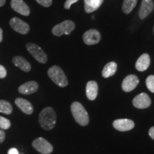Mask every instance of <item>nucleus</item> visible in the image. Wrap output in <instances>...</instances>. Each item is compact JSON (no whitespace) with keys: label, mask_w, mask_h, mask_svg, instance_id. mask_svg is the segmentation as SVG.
Listing matches in <instances>:
<instances>
[{"label":"nucleus","mask_w":154,"mask_h":154,"mask_svg":"<svg viewBox=\"0 0 154 154\" xmlns=\"http://www.w3.org/2000/svg\"><path fill=\"white\" fill-rule=\"evenodd\" d=\"M138 0H124L122 6V10L125 14H128L131 12L136 6Z\"/></svg>","instance_id":"nucleus-21"},{"label":"nucleus","mask_w":154,"mask_h":154,"mask_svg":"<svg viewBox=\"0 0 154 154\" xmlns=\"http://www.w3.org/2000/svg\"><path fill=\"white\" fill-rule=\"evenodd\" d=\"M154 4L153 0H143L139 10V17L141 19H145L153 11Z\"/></svg>","instance_id":"nucleus-15"},{"label":"nucleus","mask_w":154,"mask_h":154,"mask_svg":"<svg viewBox=\"0 0 154 154\" xmlns=\"http://www.w3.org/2000/svg\"><path fill=\"white\" fill-rule=\"evenodd\" d=\"M9 24L15 32L21 34H26L29 32L30 27L27 23L24 22L22 19L17 17H13L12 19H11L9 21Z\"/></svg>","instance_id":"nucleus-7"},{"label":"nucleus","mask_w":154,"mask_h":154,"mask_svg":"<svg viewBox=\"0 0 154 154\" xmlns=\"http://www.w3.org/2000/svg\"><path fill=\"white\" fill-rule=\"evenodd\" d=\"M48 76L54 84L60 87H66L68 85V79L66 75L59 66H53L49 68Z\"/></svg>","instance_id":"nucleus-3"},{"label":"nucleus","mask_w":154,"mask_h":154,"mask_svg":"<svg viewBox=\"0 0 154 154\" xmlns=\"http://www.w3.org/2000/svg\"><path fill=\"white\" fill-rule=\"evenodd\" d=\"M151 104V100L147 94L141 93L133 99V105L137 109H143L149 107Z\"/></svg>","instance_id":"nucleus-8"},{"label":"nucleus","mask_w":154,"mask_h":154,"mask_svg":"<svg viewBox=\"0 0 154 154\" xmlns=\"http://www.w3.org/2000/svg\"><path fill=\"white\" fill-rule=\"evenodd\" d=\"M146 84L147 88H149L150 91L152 93H154V76L153 75H151L146 79Z\"/></svg>","instance_id":"nucleus-24"},{"label":"nucleus","mask_w":154,"mask_h":154,"mask_svg":"<svg viewBox=\"0 0 154 154\" xmlns=\"http://www.w3.org/2000/svg\"><path fill=\"white\" fill-rule=\"evenodd\" d=\"M15 103L17 106V107L20 109L22 112L27 115H30L33 113L34 107L32 103L27 100L22 99V98H17L15 100Z\"/></svg>","instance_id":"nucleus-14"},{"label":"nucleus","mask_w":154,"mask_h":154,"mask_svg":"<svg viewBox=\"0 0 154 154\" xmlns=\"http://www.w3.org/2000/svg\"><path fill=\"white\" fill-rule=\"evenodd\" d=\"M11 7L13 10L23 16L27 17L30 14L29 7L23 0H11Z\"/></svg>","instance_id":"nucleus-12"},{"label":"nucleus","mask_w":154,"mask_h":154,"mask_svg":"<svg viewBox=\"0 0 154 154\" xmlns=\"http://www.w3.org/2000/svg\"><path fill=\"white\" fill-rule=\"evenodd\" d=\"M104 0H84V9L86 13H91L101 7Z\"/></svg>","instance_id":"nucleus-19"},{"label":"nucleus","mask_w":154,"mask_h":154,"mask_svg":"<svg viewBox=\"0 0 154 154\" xmlns=\"http://www.w3.org/2000/svg\"><path fill=\"white\" fill-rule=\"evenodd\" d=\"M153 32H154V27H153Z\"/></svg>","instance_id":"nucleus-33"},{"label":"nucleus","mask_w":154,"mask_h":154,"mask_svg":"<svg viewBox=\"0 0 154 154\" xmlns=\"http://www.w3.org/2000/svg\"><path fill=\"white\" fill-rule=\"evenodd\" d=\"M151 63V59L148 54H143L138 58L136 63V68L139 72H144L149 68Z\"/></svg>","instance_id":"nucleus-18"},{"label":"nucleus","mask_w":154,"mask_h":154,"mask_svg":"<svg viewBox=\"0 0 154 154\" xmlns=\"http://www.w3.org/2000/svg\"><path fill=\"white\" fill-rule=\"evenodd\" d=\"M12 62L15 66L19 67L21 70L24 71L25 72H30L31 69H32L31 64L26 61V59L20 56H16L13 58Z\"/></svg>","instance_id":"nucleus-17"},{"label":"nucleus","mask_w":154,"mask_h":154,"mask_svg":"<svg viewBox=\"0 0 154 154\" xmlns=\"http://www.w3.org/2000/svg\"><path fill=\"white\" fill-rule=\"evenodd\" d=\"M149 134L150 136V137L151 138H153L154 140V126L153 127H151V128L149 129Z\"/></svg>","instance_id":"nucleus-30"},{"label":"nucleus","mask_w":154,"mask_h":154,"mask_svg":"<svg viewBox=\"0 0 154 154\" xmlns=\"http://www.w3.org/2000/svg\"><path fill=\"white\" fill-rule=\"evenodd\" d=\"M98 87L97 83L94 81H90L86 84V94L87 98L91 101H94L96 99L98 95Z\"/></svg>","instance_id":"nucleus-16"},{"label":"nucleus","mask_w":154,"mask_h":154,"mask_svg":"<svg viewBox=\"0 0 154 154\" xmlns=\"http://www.w3.org/2000/svg\"><path fill=\"white\" fill-rule=\"evenodd\" d=\"M79 0H66V2L64 3V8L66 9H69L73 4L77 2Z\"/></svg>","instance_id":"nucleus-27"},{"label":"nucleus","mask_w":154,"mask_h":154,"mask_svg":"<svg viewBox=\"0 0 154 154\" xmlns=\"http://www.w3.org/2000/svg\"><path fill=\"white\" fill-rule=\"evenodd\" d=\"M5 139V133L3 130L0 129V143H3Z\"/></svg>","instance_id":"nucleus-28"},{"label":"nucleus","mask_w":154,"mask_h":154,"mask_svg":"<svg viewBox=\"0 0 154 154\" xmlns=\"http://www.w3.org/2000/svg\"><path fill=\"white\" fill-rule=\"evenodd\" d=\"M2 40H3V31L1 28H0V43L2 42Z\"/></svg>","instance_id":"nucleus-31"},{"label":"nucleus","mask_w":154,"mask_h":154,"mask_svg":"<svg viewBox=\"0 0 154 154\" xmlns=\"http://www.w3.org/2000/svg\"><path fill=\"white\" fill-rule=\"evenodd\" d=\"M38 88V84L37 82L34 81L26 82L19 86L18 91L20 94H24V95H29V94H34L37 91Z\"/></svg>","instance_id":"nucleus-13"},{"label":"nucleus","mask_w":154,"mask_h":154,"mask_svg":"<svg viewBox=\"0 0 154 154\" xmlns=\"http://www.w3.org/2000/svg\"><path fill=\"white\" fill-rule=\"evenodd\" d=\"M40 5L44 7H49L52 4V0H36Z\"/></svg>","instance_id":"nucleus-25"},{"label":"nucleus","mask_w":154,"mask_h":154,"mask_svg":"<svg viewBox=\"0 0 154 154\" xmlns=\"http://www.w3.org/2000/svg\"><path fill=\"white\" fill-rule=\"evenodd\" d=\"M8 154H19L18 150L15 148H11L8 151Z\"/></svg>","instance_id":"nucleus-29"},{"label":"nucleus","mask_w":154,"mask_h":154,"mask_svg":"<svg viewBox=\"0 0 154 154\" xmlns=\"http://www.w3.org/2000/svg\"><path fill=\"white\" fill-rule=\"evenodd\" d=\"M32 146L35 150L42 154H50L53 151V146L45 138L39 137L32 142Z\"/></svg>","instance_id":"nucleus-6"},{"label":"nucleus","mask_w":154,"mask_h":154,"mask_svg":"<svg viewBox=\"0 0 154 154\" xmlns=\"http://www.w3.org/2000/svg\"><path fill=\"white\" fill-rule=\"evenodd\" d=\"M117 70V64L114 61L108 63L102 70V76L104 78H109L116 74Z\"/></svg>","instance_id":"nucleus-20"},{"label":"nucleus","mask_w":154,"mask_h":154,"mask_svg":"<svg viewBox=\"0 0 154 154\" xmlns=\"http://www.w3.org/2000/svg\"><path fill=\"white\" fill-rule=\"evenodd\" d=\"M11 126V122L8 119L0 116V129L7 130L9 129Z\"/></svg>","instance_id":"nucleus-23"},{"label":"nucleus","mask_w":154,"mask_h":154,"mask_svg":"<svg viewBox=\"0 0 154 154\" xmlns=\"http://www.w3.org/2000/svg\"><path fill=\"white\" fill-rule=\"evenodd\" d=\"M83 39L86 45H94L100 42L101 34L96 29H89L84 34Z\"/></svg>","instance_id":"nucleus-9"},{"label":"nucleus","mask_w":154,"mask_h":154,"mask_svg":"<svg viewBox=\"0 0 154 154\" xmlns=\"http://www.w3.org/2000/svg\"><path fill=\"white\" fill-rule=\"evenodd\" d=\"M75 29V24L72 21L66 20L60 24L56 25L52 29V34L54 36H61L66 34L69 35Z\"/></svg>","instance_id":"nucleus-4"},{"label":"nucleus","mask_w":154,"mask_h":154,"mask_svg":"<svg viewBox=\"0 0 154 154\" xmlns=\"http://www.w3.org/2000/svg\"><path fill=\"white\" fill-rule=\"evenodd\" d=\"M38 122L42 128L46 131H50L54 128L57 122V115L52 108H44L38 116Z\"/></svg>","instance_id":"nucleus-1"},{"label":"nucleus","mask_w":154,"mask_h":154,"mask_svg":"<svg viewBox=\"0 0 154 154\" xmlns=\"http://www.w3.org/2000/svg\"><path fill=\"white\" fill-rule=\"evenodd\" d=\"M113 126L119 131H127L133 129L135 126L134 122L128 119H116L113 122Z\"/></svg>","instance_id":"nucleus-11"},{"label":"nucleus","mask_w":154,"mask_h":154,"mask_svg":"<svg viewBox=\"0 0 154 154\" xmlns=\"http://www.w3.org/2000/svg\"><path fill=\"white\" fill-rule=\"evenodd\" d=\"M71 111L74 118L79 124L82 126H87L89 122V117L85 108L78 101H74L71 106Z\"/></svg>","instance_id":"nucleus-2"},{"label":"nucleus","mask_w":154,"mask_h":154,"mask_svg":"<svg viewBox=\"0 0 154 154\" xmlns=\"http://www.w3.org/2000/svg\"><path fill=\"white\" fill-rule=\"evenodd\" d=\"M7 72L5 67L0 64V79H4L7 76Z\"/></svg>","instance_id":"nucleus-26"},{"label":"nucleus","mask_w":154,"mask_h":154,"mask_svg":"<svg viewBox=\"0 0 154 154\" xmlns=\"http://www.w3.org/2000/svg\"><path fill=\"white\" fill-rule=\"evenodd\" d=\"M26 47L27 51L38 62L41 63H45L47 62V55L42 49L41 47L33 43H28L26 45Z\"/></svg>","instance_id":"nucleus-5"},{"label":"nucleus","mask_w":154,"mask_h":154,"mask_svg":"<svg viewBox=\"0 0 154 154\" xmlns=\"http://www.w3.org/2000/svg\"><path fill=\"white\" fill-rule=\"evenodd\" d=\"M12 106L9 101L5 100H0V112L9 115L12 113Z\"/></svg>","instance_id":"nucleus-22"},{"label":"nucleus","mask_w":154,"mask_h":154,"mask_svg":"<svg viewBox=\"0 0 154 154\" xmlns=\"http://www.w3.org/2000/svg\"><path fill=\"white\" fill-rule=\"evenodd\" d=\"M139 83V79L136 75L130 74L124 79L122 82V89L125 92H130L134 90Z\"/></svg>","instance_id":"nucleus-10"},{"label":"nucleus","mask_w":154,"mask_h":154,"mask_svg":"<svg viewBox=\"0 0 154 154\" xmlns=\"http://www.w3.org/2000/svg\"><path fill=\"white\" fill-rule=\"evenodd\" d=\"M6 0H0V7H3L4 5H5Z\"/></svg>","instance_id":"nucleus-32"}]
</instances>
